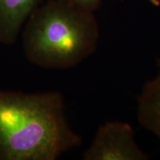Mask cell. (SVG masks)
Listing matches in <instances>:
<instances>
[{"instance_id": "6da1fadb", "label": "cell", "mask_w": 160, "mask_h": 160, "mask_svg": "<svg viewBox=\"0 0 160 160\" xmlns=\"http://www.w3.org/2000/svg\"><path fill=\"white\" fill-rule=\"evenodd\" d=\"M81 144L59 92L0 89V160H55Z\"/></svg>"}, {"instance_id": "7a4b0ae2", "label": "cell", "mask_w": 160, "mask_h": 160, "mask_svg": "<svg viewBox=\"0 0 160 160\" xmlns=\"http://www.w3.org/2000/svg\"><path fill=\"white\" fill-rule=\"evenodd\" d=\"M99 32L93 12L65 0L42 3L25 24L22 44L32 63L48 69L75 67L97 51Z\"/></svg>"}, {"instance_id": "3957f363", "label": "cell", "mask_w": 160, "mask_h": 160, "mask_svg": "<svg viewBox=\"0 0 160 160\" xmlns=\"http://www.w3.org/2000/svg\"><path fill=\"white\" fill-rule=\"evenodd\" d=\"M134 130L128 122H108L98 128L83 155L85 160H147L137 145Z\"/></svg>"}, {"instance_id": "277c9868", "label": "cell", "mask_w": 160, "mask_h": 160, "mask_svg": "<svg viewBox=\"0 0 160 160\" xmlns=\"http://www.w3.org/2000/svg\"><path fill=\"white\" fill-rule=\"evenodd\" d=\"M44 0H0V42L13 45L23 25Z\"/></svg>"}, {"instance_id": "5b68a950", "label": "cell", "mask_w": 160, "mask_h": 160, "mask_svg": "<svg viewBox=\"0 0 160 160\" xmlns=\"http://www.w3.org/2000/svg\"><path fill=\"white\" fill-rule=\"evenodd\" d=\"M157 74L148 80L137 97V119L142 127L160 142V58H157Z\"/></svg>"}, {"instance_id": "8992f818", "label": "cell", "mask_w": 160, "mask_h": 160, "mask_svg": "<svg viewBox=\"0 0 160 160\" xmlns=\"http://www.w3.org/2000/svg\"><path fill=\"white\" fill-rule=\"evenodd\" d=\"M68 2L80 8L94 12L101 5L102 0H65Z\"/></svg>"}, {"instance_id": "52a82bcc", "label": "cell", "mask_w": 160, "mask_h": 160, "mask_svg": "<svg viewBox=\"0 0 160 160\" xmlns=\"http://www.w3.org/2000/svg\"><path fill=\"white\" fill-rule=\"evenodd\" d=\"M148 2H150L152 5H153L154 6H157V7L160 5L159 0H148Z\"/></svg>"}]
</instances>
